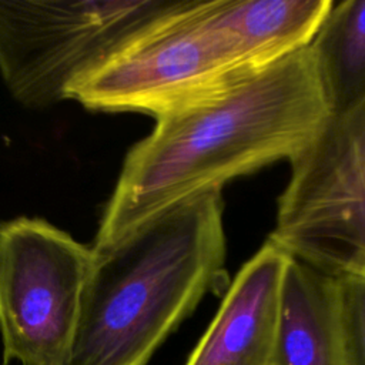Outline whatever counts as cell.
Returning <instances> with one entry per match:
<instances>
[{"label":"cell","mask_w":365,"mask_h":365,"mask_svg":"<svg viewBox=\"0 0 365 365\" xmlns=\"http://www.w3.org/2000/svg\"><path fill=\"white\" fill-rule=\"evenodd\" d=\"M331 115L309 47L155 118L127 153L93 248L272 163L297 158Z\"/></svg>","instance_id":"6da1fadb"},{"label":"cell","mask_w":365,"mask_h":365,"mask_svg":"<svg viewBox=\"0 0 365 365\" xmlns=\"http://www.w3.org/2000/svg\"><path fill=\"white\" fill-rule=\"evenodd\" d=\"M221 191L185 200L93 248L66 365H147L208 292L225 282Z\"/></svg>","instance_id":"7a4b0ae2"},{"label":"cell","mask_w":365,"mask_h":365,"mask_svg":"<svg viewBox=\"0 0 365 365\" xmlns=\"http://www.w3.org/2000/svg\"><path fill=\"white\" fill-rule=\"evenodd\" d=\"M188 0H0V74L16 101L46 108Z\"/></svg>","instance_id":"3957f363"},{"label":"cell","mask_w":365,"mask_h":365,"mask_svg":"<svg viewBox=\"0 0 365 365\" xmlns=\"http://www.w3.org/2000/svg\"><path fill=\"white\" fill-rule=\"evenodd\" d=\"M214 0L177 13L78 81L68 100L88 110L158 118L261 68L212 19Z\"/></svg>","instance_id":"277c9868"},{"label":"cell","mask_w":365,"mask_h":365,"mask_svg":"<svg viewBox=\"0 0 365 365\" xmlns=\"http://www.w3.org/2000/svg\"><path fill=\"white\" fill-rule=\"evenodd\" d=\"M289 165L267 240L331 277L365 278V96Z\"/></svg>","instance_id":"5b68a950"},{"label":"cell","mask_w":365,"mask_h":365,"mask_svg":"<svg viewBox=\"0 0 365 365\" xmlns=\"http://www.w3.org/2000/svg\"><path fill=\"white\" fill-rule=\"evenodd\" d=\"M91 262V247L44 220L0 224L3 365H66Z\"/></svg>","instance_id":"8992f818"},{"label":"cell","mask_w":365,"mask_h":365,"mask_svg":"<svg viewBox=\"0 0 365 365\" xmlns=\"http://www.w3.org/2000/svg\"><path fill=\"white\" fill-rule=\"evenodd\" d=\"M291 257L272 241L240 268L185 365H271Z\"/></svg>","instance_id":"52a82bcc"},{"label":"cell","mask_w":365,"mask_h":365,"mask_svg":"<svg viewBox=\"0 0 365 365\" xmlns=\"http://www.w3.org/2000/svg\"><path fill=\"white\" fill-rule=\"evenodd\" d=\"M271 365H346L338 278L291 258Z\"/></svg>","instance_id":"ba28073f"},{"label":"cell","mask_w":365,"mask_h":365,"mask_svg":"<svg viewBox=\"0 0 365 365\" xmlns=\"http://www.w3.org/2000/svg\"><path fill=\"white\" fill-rule=\"evenodd\" d=\"M332 0H214L212 19L264 68L308 47Z\"/></svg>","instance_id":"9c48e42d"},{"label":"cell","mask_w":365,"mask_h":365,"mask_svg":"<svg viewBox=\"0 0 365 365\" xmlns=\"http://www.w3.org/2000/svg\"><path fill=\"white\" fill-rule=\"evenodd\" d=\"M308 47L331 114L365 96V0L334 1Z\"/></svg>","instance_id":"30bf717a"},{"label":"cell","mask_w":365,"mask_h":365,"mask_svg":"<svg viewBox=\"0 0 365 365\" xmlns=\"http://www.w3.org/2000/svg\"><path fill=\"white\" fill-rule=\"evenodd\" d=\"M346 365H365V278H338Z\"/></svg>","instance_id":"8fae6325"}]
</instances>
